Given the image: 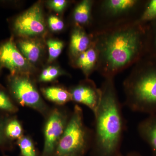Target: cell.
<instances>
[{"instance_id":"5","label":"cell","mask_w":156,"mask_h":156,"mask_svg":"<svg viewBox=\"0 0 156 156\" xmlns=\"http://www.w3.org/2000/svg\"><path fill=\"white\" fill-rule=\"evenodd\" d=\"M9 87L13 97L23 106L41 112L45 110L46 107L39 92L28 78L13 76L9 80Z\"/></svg>"},{"instance_id":"13","label":"cell","mask_w":156,"mask_h":156,"mask_svg":"<svg viewBox=\"0 0 156 156\" xmlns=\"http://www.w3.org/2000/svg\"><path fill=\"white\" fill-rule=\"evenodd\" d=\"M98 54L94 45L92 44L89 49L81 53L76 58V65L83 71L87 76L96 69Z\"/></svg>"},{"instance_id":"17","label":"cell","mask_w":156,"mask_h":156,"mask_svg":"<svg viewBox=\"0 0 156 156\" xmlns=\"http://www.w3.org/2000/svg\"><path fill=\"white\" fill-rule=\"evenodd\" d=\"M5 134L8 139H19L23 133L22 126L18 120L13 118H8L5 128Z\"/></svg>"},{"instance_id":"9","label":"cell","mask_w":156,"mask_h":156,"mask_svg":"<svg viewBox=\"0 0 156 156\" xmlns=\"http://www.w3.org/2000/svg\"><path fill=\"white\" fill-rule=\"evenodd\" d=\"M0 65L8 69L13 75L27 67L26 59L12 40L4 43L0 47Z\"/></svg>"},{"instance_id":"10","label":"cell","mask_w":156,"mask_h":156,"mask_svg":"<svg viewBox=\"0 0 156 156\" xmlns=\"http://www.w3.org/2000/svg\"><path fill=\"white\" fill-rule=\"evenodd\" d=\"M138 3L135 0H108L102 2V10L107 16L117 17L132 12Z\"/></svg>"},{"instance_id":"21","label":"cell","mask_w":156,"mask_h":156,"mask_svg":"<svg viewBox=\"0 0 156 156\" xmlns=\"http://www.w3.org/2000/svg\"><path fill=\"white\" fill-rule=\"evenodd\" d=\"M8 118L0 116V149H8L11 146L10 140L6 137L5 128Z\"/></svg>"},{"instance_id":"18","label":"cell","mask_w":156,"mask_h":156,"mask_svg":"<svg viewBox=\"0 0 156 156\" xmlns=\"http://www.w3.org/2000/svg\"><path fill=\"white\" fill-rule=\"evenodd\" d=\"M17 144L22 156H37L33 143L27 136H21L18 140Z\"/></svg>"},{"instance_id":"7","label":"cell","mask_w":156,"mask_h":156,"mask_svg":"<svg viewBox=\"0 0 156 156\" xmlns=\"http://www.w3.org/2000/svg\"><path fill=\"white\" fill-rule=\"evenodd\" d=\"M14 28L17 34L32 36L41 34L46 29L41 6L34 5L20 15L15 20Z\"/></svg>"},{"instance_id":"27","label":"cell","mask_w":156,"mask_h":156,"mask_svg":"<svg viewBox=\"0 0 156 156\" xmlns=\"http://www.w3.org/2000/svg\"><path fill=\"white\" fill-rule=\"evenodd\" d=\"M154 45L155 46V48H156V36L155 37V39Z\"/></svg>"},{"instance_id":"14","label":"cell","mask_w":156,"mask_h":156,"mask_svg":"<svg viewBox=\"0 0 156 156\" xmlns=\"http://www.w3.org/2000/svg\"><path fill=\"white\" fill-rule=\"evenodd\" d=\"M18 47L26 58L34 62L37 61L41 52V47L39 43L32 40H23L18 43Z\"/></svg>"},{"instance_id":"4","label":"cell","mask_w":156,"mask_h":156,"mask_svg":"<svg viewBox=\"0 0 156 156\" xmlns=\"http://www.w3.org/2000/svg\"><path fill=\"white\" fill-rule=\"evenodd\" d=\"M93 131L84 125L82 109L76 105L53 156H84L92 146Z\"/></svg>"},{"instance_id":"8","label":"cell","mask_w":156,"mask_h":156,"mask_svg":"<svg viewBox=\"0 0 156 156\" xmlns=\"http://www.w3.org/2000/svg\"><path fill=\"white\" fill-rule=\"evenodd\" d=\"M70 92L72 100L86 105L93 113L95 112L100 103L101 91L94 82L87 80L73 88Z\"/></svg>"},{"instance_id":"26","label":"cell","mask_w":156,"mask_h":156,"mask_svg":"<svg viewBox=\"0 0 156 156\" xmlns=\"http://www.w3.org/2000/svg\"><path fill=\"white\" fill-rule=\"evenodd\" d=\"M125 156H142L136 152H131L129 153Z\"/></svg>"},{"instance_id":"1","label":"cell","mask_w":156,"mask_h":156,"mask_svg":"<svg viewBox=\"0 0 156 156\" xmlns=\"http://www.w3.org/2000/svg\"><path fill=\"white\" fill-rule=\"evenodd\" d=\"M140 22L124 21L97 31L92 43L97 50L96 70L105 79L139 61L143 48L144 33Z\"/></svg>"},{"instance_id":"11","label":"cell","mask_w":156,"mask_h":156,"mask_svg":"<svg viewBox=\"0 0 156 156\" xmlns=\"http://www.w3.org/2000/svg\"><path fill=\"white\" fill-rule=\"evenodd\" d=\"M138 134L151 149L153 156H156V113L149 115L142 120L137 127Z\"/></svg>"},{"instance_id":"25","label":"cell","mask_w":156,"mask_h":156,"mask_svg":"<svg viewBox=\"0 0 156 156\" xmlns=\"http://www.w3.org/2000/svg\"><path fill=\"white\" fill-rule=\"evenodd\" d=\"M67 1L65 0H53L49 2V6L54 11L61 12L67 5Z\"/></svg>"},{"instance_id":"16","label":"cell","mask_w":156,"mask_h":156,"mask_svg":"<svg viewBox=\"0 0 156 156\" xmlns=\"http://www.w3.org/2000/svg\"><path fill=\"white\" fill-rule=\"evenodd\" d=\"M92 2L84 0L80 3L75 9L73 18L75 21L80 24H86L91 17Z\"/></svg>"},{"instance_id":"3","label":"cell","mask_w":156,"mask_h":156,"mask_svg":"<svg viewBox=\"0 0 156 156\" xmlns=\"http://www.w3.org/2000/svg\"><path fill=\"white\" fill-rule=\"evenodd\" d=\"M137 64L123 83L125 104L132 111L156 113V66Z\"/></svg>"},{"instance_id":"24","label":"cell","mask_w":156,"mask_h":156,"mask_svg":"<svg viewBox=\"0 0 156 156\" xmlns=\"http://www.w3.org/2000/svg\"><path fill=\"white\" fill-rule=\"evenodd\" d=\"M49 26L53 31H59L63 29L64 25L63 21L55 16H51L48 19Z\"/></svg>"},{"instance_id":"19","label":"cell","mask_w":156,"mask_h":156,"mask_svg":"<svg viewBox=\"0 0 156 156\" xmlns=\"http://www.w3.org/2000/svg\"><path fill=\"white\" fill-rule=\"evenodd\" d=\"M49 48V58L48 61L52 62L61 54L64 47L63 42L57 40H50L47 42Z\"/></svg>"},{"instance_id":"22","label":"cell","mask_w":156,"mask_h":156,"mask_svg":"<svg viewBox=\"0 0 156 156\" xmlns=\"http://www.w3.org/2000/svg\"><path fill=\"white\" fill-rule=\"evenodd\" d=\"M60 74V71L57 68L49 66L42 72L40 77L41 82H48L53 81Z\"/></svg>"},{"instance_id":"6","label":"cell","mask_w":156,"mask_h":156,"mask_svg":"<svg viewBox=\"0 0 156 156\" xmlns=\"http://www.w3.org/2000/svg\"><path fill=\"white\" fill-rule=\"evenodd\" d=\"M69 119L67 114L61 111L56 109L51 114L45 125L44 144L42 156L54 155Z\"/></svg>"},{"instance_id":"2","label":"cell","mask_w":156,"mask_h":156,"mask_svg":"<svg viewBox=\"0 0 156 156\" xmlns=\"http://www.w3.org/2000/svg\"><path fill=\"white\" fill-rule=\"evenodd\" d=\"M114 79H105L100 88V103L94 113L92 156H122L121 149L126 125Z\"/></svg>"},{"instance_id":"20","label":"cell","mask_w":156,"mask_h":156,"mask_svg":"<svg viewBox=\"0 0 156 156\" xmlns=\"http://www.w3.org/2000/svg\"><path fill=\"white\" fill-rule=\"evenodd\" d=\"M17 110V108L9 96L2 90H0V111L9 113H14Z\"/></svg>"},{"instance_id":"15","label":"cell","mask_w":156,"mask_h":156,"mask_svg":"<svg viewBox=\"0 0 156 156\" xmlns=\"http://www.w3.org/2000/svg\"><path fill=\"white\" fill-rule=\"evenodd\" d=\"M45 97L58 104L63 105L72 100L70 92L62 88L51 87L43 89Z\"/></svg>"},{"instance_id":"23","label":"cell","mask_w":156,"mask_h":156,"mask_svg":"<svg viewBox=\"0 0 156 156\" xmlns=\"http://www.w3.org/2000/svg\"><path fill=\"white\" fill-rule=\"evenodd\" d=\"M156 18V0H152L148 4L143 13L140 21H146Z\"/></svg>"},{"instance_id":"12","label":"cell","mask_w":156,"mask_h":156,"mask_svg":"<svg viewBox=\"0 0 156 156\" xmlns=\"http://www.w3.org/2000/svg\"><path fill=\"white\" fill-rule=\"evenodd\" d=\"M92 44V37H89L80 27H76L73 31L71 37V54L76 58L80 54L89 49Z\"/></svg>"}]
</instances>
